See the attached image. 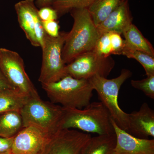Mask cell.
Masks as SVG:
<instances>
[{
    "label": "cell",
    "mask_w": 154,
    "mask_h": 154,
    "mask_svg": "<svg viewBox=\"0 0 154 154\" xmlns=\"http://www.w3.org/2000/svg\"><path fill=\"white\" fill-rule=\"evenodd\" d=\"M74 20L63 48L62 58L65 64L80 55L94 50L100 34L88 9H73L70 12Z\"/></svg>",
    "instance_id": "cell-1"
},
{
    "label": "cell",
    "mask_w": 154,
    "mask_h": 154,
    "mask_svg": "<svg viewBox=\"0 0 154 154\" xmlns=\"http://www.w3.org/2000/svg\"><path fill=\"white\" fill-rule=\"evenodd\" d=\"M64 110L61 129L77 128L98 135L115 134L111 115L101 102H91L82 109Z\"/></svg>",
    "instance_id": "cell-2"
},
{
    "label": "cell",
    "mask_w": 154,
    "mask_h": 154,
    "mask_svg": "<svg viewBox=\"0 0 154 154\" xmlns=\"http://www.w3.org/2000/svg\"><path fill=\"white\" fill-rule=\"evenodd\" d=\"M51 102L63 107L82 109L91 103L94 89L89 79L66 75L56 82L42 84Z\"/></svg>",
    "instance_id": "cell-3"
},
{
    "label": "cell",
    "mask_w": 154,
    "mask_h": 154,
    "mask_svg": "<svg viewBox=\"0 0 154 154\" xmlns=\"http://www.w3.org/2000/svg\"><path fill=\"white\" fill-rule=\"evenodd\" d=\"M131 76V71L123 69L118 77L111 79L97 75L88 79L97 92L100 102L107 108L116 124L126 131L128 128V113L119 107L118 96L122 86Z\"/></svg>",
    "instance_id": "cell-4"
},
{
    "label": "cell",
    "mask_w": 154,
    "mask_h": 154,
    "mask_svg": "<svg viewBox=\"0 0 154 154\" xmlns=\"http://www.w3.org/2000/svg\"><path fill=\"white\" fill-rule=\"evenodd\" d=\"M64 107L40 98H30L20 111L23 127L34 125L50 134L60 130Z\"/></svg>",
    "instance_id": "cell-5"
},
{
    "label": "cell",
    "mask_w": 154,
    "mask_h": 154,
    "mask_svg": "<svg viewBox=\"0 0 154 154\" xmlns=\"http://www.w3.org/2000/svg\"><path fill=\"white\" fill-rule=\"evenodd\" d=\"M67 33L61 32L57 37L45 33L42 49V63L38 81L42 84L56 82L66 76L62 52Z\"/></svg>",
    "instance_id": "cell-6"
},
{
    "label": "cell",
    "mask_w": 154,
    "mask_h": 154,
    "mask_svg": "<svg viewBox=\"0 0 154 154\" xmlns=\"http://www.w3.org/2000/svg\"><path fill=\"white\" fill-rule=\"evenodd\" d=\"M0 68L12 86L31 98H40L26 71L22 57L18 53L0 48Z\"/></svg>",
    "instance_id": "cell-7"
},
{
    "label": "cell",
    "mask_w": 154,
    "mask_h": 154,
    "mask_svg": "<svg viewBox=\"0 0 154 154\" xmlns=\"http://www.w3.org/2000/svg\"><path fill=\"white\" fill-rule=\"evenodd\" d=\"M115 64L111 57H104L92 51L79 56L67 64L66 73V75L77 79H88L96 75L107 78Z\"/></svg>",
    "instance_id": "cell-8"
},
{
    "label": "cell",
    "mask_w": 154,
    "mask_h": 154,
    "mask_svg": "<svg viewBox=\"0 0 154 154\" xmlns=\"http://www.w3.org/2000/svg\"><path fill=\"white\" fill-rule=\"evenodd\" d=\"M91 137L78 131L60 129L51 136L40 154H82Z\"/></svg>",
    "instance_id": "cell-9"
},
{
    "label": "cell",
    "mask_w": 154,
    "mask_h": 154,
    "mask_svg": "<svg viewBox=\"0 0 154 154\" xmlns=\"http://www.w3.org/2000/svg\"><path fill=\"white\" fill-rule=\"evenodd\" d=\"M51 135L34 125L23 128L14 136L11 153L40 154Z\"/></svg>",
    "instance_id": "cell-10"
},
{
    "label": "cell",
    "mask_w": 154,
    "mask_h": 154,
    "mask_svg": "<svg viewBox=\"0 0 154 154\" xmlns=\"http://www.w3.org/2000/svg\"><path fill=\"white\" fill-rule=\"evenodd\" d=\"M116 143L114 154H154V140L134 136L121 129L112 119Z\"/></svg>",
    "instance_id": "cell-11"
},
{
    "label": "cell",
    "mask_w": 154,
    "mask_h": 154,
    "mask_svg": "<svg viewBox=\"0 0 154 154\" xmlns=\"http://www.w3.org/2000/svg\"><path fill=\"white\" fill-rule=\"evenodd\" d=\"M140 138L154 137V111L144 102L138 111L128 113L127 131Z\"/></svg>",
    "instance_id": "cell-12"
},
{
    "label": "cell",
    "mask_w": 154,
    "mask_h": 154,
    "mask_svg": "<svg viewBox=\"0 0 154 154\" xmlns=\"http://www.w3.org/2000/svg\"><path fill=\"white\" fill-rule=\"evenodd\" d=\"M132 20L128 1H125L96 27L100 36L111 32L122 34L132 24Z\"/></svg>",
    "instance_id": "cell-13"
},
{
    "label": "cell",
    "mask_w": 154,
    "mask_h": 154,
    "mask_svg": "<svg viewBox=\"0 0 154 154\" xmlns=\"http://www.w3.org/2000/svg\"><path fill=\"white\" fill-rule=\"evenodd\" d=\"M19 25L26 38L34 47H40L34 33V24L36 14L38 13L34 0H23L15 6Z\"/></svg>",
    "instance_id": "cell-14"
},
{
    "label": "cell",
    "mask_w": 154,
    "mask_h": 154,
    "mask_svg": "<svg viewBox=\"0 0 154 154\" xmlns=\"http://www.w3.org/2000/svg\"><path fill=\"white\" fill-rule=\"evenodd\" d=\"M115 134L98 135L90 139L82 154H114Z\"/></svg>",
    "instance_id": "cell-15"
},
{
    "label": "cell",
    "mask_w": 154,
    "mask_h": 154,
    "mask_svg": "<svg viewBox=\"0 0 154 154\" xmlns=\"http://www.w3.org/2000/svg\"><path fill=\"white\" fill-rule=\"evenodd\" d=\"M31 97L14 89L0 91V114L11 111L20 112Z\"/></svg>",
    "instance_id": "cell-16"
},
{
    "label": "cell",
    "mask_w": 154,
    "mask_h": 154,
    "mask_svg": "<svg viewBox=\"0 0 154 154\" xmlns=\"http://www.w3.org/2000/svg\"><path fill=\"white\" fill-rule=\"evenodd\" d=\"M23 128L19 111H8L0 114V137H14Z\"/></svg>",
    "instance_id": "cell-17"
},
{
    "label": "cell",
    "mask_w": 154,
    "mask_h": 154,
    "mask_svg": "<svg viewBox=\"0 0 154 154\" xmlns=\"http://www.w3.org/2000/svg\"><path fill=\"white\" fill-rule=\"evenodd\" d=\"M122 34L125 38V41L131 47L154 57V49L152 45L135 25L132 23Z\"/></svg>",
    "instance_id": "cell-18"
},
{
    "label": "cell",
    "mask_w": 154,
    "mask_h": 154,
    "mask_svg": "<svg viewBox=\"0 0 154 154\" xmlns=\"http://www.w3.org/2000/svg\"><path fill=\"white\" fill-rule=\"evenodd\" d=\"M123 2V0H96L88 9L96 27Z\"/></svg>",
    "instance_id": "cell-19"
},
{
    "label": "cell",
    "mask_w": 154,
    "mask_h": 154,
    "mask_svg": "<svg viewBox=\"0 0 154 154\" xmlns=\"http://www.w3.org/2000/svg\"><path fill=\"white\" fill-rule=\"evenodd\" d=\"M122 55L137 61L143 67L147 76L154 75V57L146 53L132 48L127 44L125 40Z\"/></svg>",
    "instance_id": "cell-20"
},
{
    "label": "cell",
    "mask_w": 154,
    "mask_h": 154,
    "mask_svg": "<svg viewBox=\"0 0 154 154\" xmlns=\"http://www.w3.org/2000/svg\"><path fill=\"white\" fill-rule=\"evenodd\" d=\"M96 0H55L51 5L58 16H63L73 9H88Z\"/></svg>",
    "instance_id": "cell-21"
},
{
    "label": "cell",
    "mask_w": 154,
    "mask_h": 154,
    "mask_svg": "<svg viewBox=\"0 0 154 154\" xmlns=\"http://www.w3.org/2000/svg\"><path fill=\"white\" fill-rule=\"evenodd\" d=\"M131 84L133 88L142 91L146 96L154 99V75L142 80H131Z\"/></svg>",
    "instance_id": "cell-22"
},
{
    "label": "cell",
    "mask_w": 154,
    "mask_h": 154,
    "mask_svg": "<svg viewBox=\"0 0 154 154\" xmlns=\"http://www.w3.org/2000/svg\"><path fill=\"white\" fill-rule=\"evenodd\" d=\"M93 51L104 57H108L113 54L109 33H103L100 35Z\"/></svg>",
    "instance_id": "cell-23"
},
{
    "label": "cell",
    "mask_w": 154,
    "mask_h": 154,
    "mask_svg": "<svg viewBox=\"0 0 154 154\" xmlns=\"http://www.w3.org/2000/svg\"><path fill=\"white\" fill-rule=\"evenodd\" d=\"M109 34L113 54L122 55L124 45V40L122 38L121 34L113 32H109Z\"/></svg>",
    "instance_id": "cell-24"
},
{
    "label": "cell",
    "mask_w": 154,
    "mask_h": 154,
    "mask_svg": "<svg viewBox=\"0 0 154 154\" xmlns=\"http://www.w3.org/2000/svg\"><path fill=\"white\" fill-rule=\"evenodd\" d=\"M34 33L37 41L39 46L42 48L43 46L44 38L45 32L43 28L42 22L38 16V13L36 14L35 18L34 24Z\"/></svg>",
    "instance_id": "cell-25"
},
{
    "label": "cell",
    "mask_w": 154,
    "mask_h": 154,
    "mask_svg": "<svg viewBox=\"0 0 154 154\" xmlns=\"http://www.w3.org/2000/svg\"><path fill=\"white\" fill-rule=\"evenodd\" d=\"M38 14L42 22L56 20L58 17L56 11L51 7L41 8L38 10Z\"/></svg>",
    "instance_id": "cell-26"
},
{
    "label": "cell",
    "mask_w": 154,
    "mask_h": 154,
    "mask_svg": "<svg viewBox=\"0 0 154 154\" xmlns=\"http://www.w3.org/2000/svg\"><path fill=\"white\" fill-rule=\"evenodd\" d=\"M42 24L45 33L50 36L56 37L59 35L60 26L56 20L42 22Z\"/></svg>",
    "instance_id": "cell-27"
},
{
    "label": "cell",
    "mask_w": 154,
    "mask_h": 154,
    "mask_svg": "<svg viewBox=\"0 0 154 154\" xmlns=\"http://www.w3.org/2000/svg\"><path fill=\"white\" fill-rule=\"evenodd\" d=\"M14 137H0V154L11 150Z\"/></svg>",
    "instance_id": "cell-28"
},
{
    "label": "cell",
    "mask_w": 154,
    "mask_h": 154,
    "mask_svg": "<svg viewBox=\"0 0 154 154\" xmlns=\"http://www.w3.org/2000/svg\"><path fill=\"white\" fill-rule=\"evenodd\" d=\"M6 89L16 90L9 82L0 68V91Z\"/></svg>",
    "instance_id": "cell-29"
},
{
    "label": "cell",
    "mask_w": 154,
    "mask_h": 154,
    "mask_svg": "<svg viewBox=\"0 0 154 154\" xmlns=\"http://www.w3.org/2000/svg\"><path fill=\"white\" fill-rule=\"evenodd\" d=\"M55 0H36V4L39 8L43 7H51Z\"/></svg>",
    "instance_id": "cell-30"
},
{
    "label": "cell",
    "mask_w": 154,
    "mask_h": 154,
    "mask_svg": "<svg viewBox=\"0 0 154 154\" xmlns=\"http://www.w3.org/2000/svg\"><path fill=\"white\" fill-rule=\"evenodd\" d=\"M0 154H12L11 153V151H9L5 152L2 153Z\"/></svg>",
    "instance_id": "cell-31"
},
{
    "label": "cell",
    "mask_w": 154,
    "mask_h": 154,
    "mask_svg": "<svg viewBox=\"0 0 154 154\" xmlns=\"http://www.w3.org/2000/svg\"><path fill=\"white\" fill-rule=\"evenodd\" d=\"M123 1H128V0H123Z\"/></svg>",
    "instance_id": "cell-32"
}]
</instances>
